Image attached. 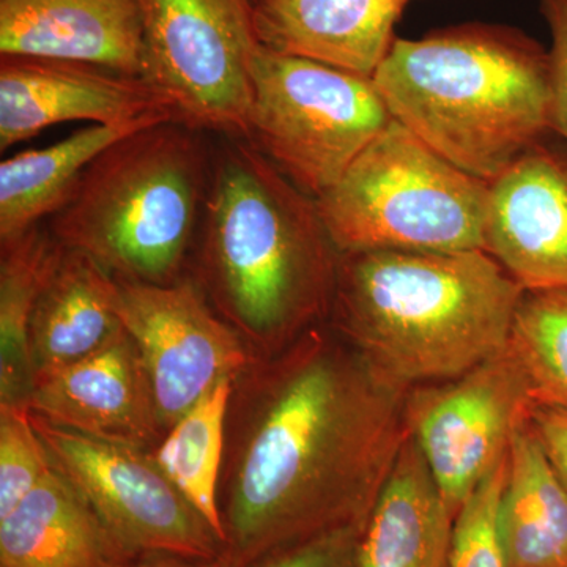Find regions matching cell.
Returning a JSON list of instances; mask_svg holds the SVG:
<instances>
[{
	"label": "cell",
	"mask_w": 567,
	"mask_h": 567,
	"mask_svg": "<svg viewBox=\"0 0 567 567\" xmlns=\"http://www.w3.org/2000/svg\"><path fill=\"white\" fill-rule=\"evenodd\" d=\"M252 87L248 141L315 199L394 121L374 78L260 44Z\"/></svg>",
	"instance_id": "obj_7"
},
{
	"label": "cell",
	"mask_w": 567,
	"mask_h": 567,
	"mask_svg": "<svg viewBox=\"0 0 567 567\" xmlns=\"http://www.w3.org/2000/svg\"><path fill=\"white\" fill-rule=\"evenodd\" d=\"M363 527L350 525L309 537L251 567H357L358 540Z\"/></svg>",
	"instance_id": "obj_27"
},
{
	"label": "cell",
	"mask_w": 567,
	"mask_h": 567,
	"mask_svg": "<svg viewBox=\"0 0 567 567\" xmlns=\"http://www.w3.org/2000/svg\"><path fill=\"white\" fill-rule=\"evenodd\" d=\"M117 567H246L229 550H224L219 557L205 559V561H189L181 558H144L123 563Z\"/></svg>",
	"instance_id": "obj_30"
},
{
	"label": "cell",
	"mask_w": 567,
	"mask_h": 567,
	"mask_svg": "<svg viewBox=\"0 0 567 567\" xmlns=\"http://www.w3.org/2000/svg\"><path fill=\"white\" fill-rule=\"evenodd\" d=\"M251 2L254 3V2H256V0H251Z\"/></svg>",
	"instance_id": "obj_31"
},
{
	"label": "cell",
	"mask_w": 567,
	"mask_h": 567,
	"mask_svg": "<svg viewBox=\"0 0 567 567\" xmlns=\"http://www.w3.org/2000/svg\"><path fill=\"white\" fill-rule=\"evenodd\" d=\"M528 417L547 457L567 486V405L533 401Z\"/></svg>",
	"instance_id": "obj_29"
},
{
	"label": "cell",
	"mask_w": 567,
	"mask_h": 567,
	"mask_svg": "<svg viewBox=\"0 0 567 567\" xmlns=\"http://www.w3.org/2000/svg\"><path fill=\"white\" fill-rule=\"evenodd\" d=\"M31 409L78 434L152 451L164 432L140 350L121 328L74 363L35 377Z\"/></svg>",
	"instance_id": "obj_14"
},
{
	"label": "cell",
	"mask_w": 567,
	"mask_h": 567,
	"mask_svg": "<svg viewBox=\"0 0 567 567\" xmlns=\"http://www.w3.org/2000/svg\"><path fill=\"white\" fill-rule=\"evenodd\" d=\"M0 55L87 62L144 78L141 0H0Z\"/></svg>",
	"instance_id": "obj_15"
},
{
	"label": "cell",
	"mask_w": 567,
	"mask_h": 567,
	"mask_svg": "<svg viewBox=\"0 0 567 567\" xmlns=\"http://www.w3.org/2000/svg\"><path fill=\"white\" fill-rule=\"evenodd\" d=\"M406 2H410V0H406Z\"/></svg>",
	"instance_id": "obj_32"
},
{
	"label": "cell",
	"mask_w": 567,
	"mask_h": 567,
	"mask_svg": "<svg viewBox=\"0 0 567 567\" xmlns=\"http://www.w3.org/2000/svg\"><path fill=\"white\" fill-rule=\"evenodd\" d=\"M372 78L395 122L487 183L551 134L547 50L509 25L395 39Z\"/></svg>",
	"instance_id": "obj_4"
},
{
	"label": "cell",
	"mask_w": 567,
	"mask_h": 567,
	"mask_svg": "<svg viewBox=\"0 0 567 567\" xmlns=\"http://www.w3.org/2000/svg\"><path fill=\"white\" fill-rule=\"evenodd\" d=\"M121 328L117 279L87 254L65 248L33 311L35 377L87 357Z\"/></svg>",
	"instance_id": "obj_19"
},
{
	"label": "cell",
	"mask_w": 567,
	"mask_h": 567,
	"mask_svg": "<svg viewBox=\"0 0 567 567\" xmlns=\"http://www.w3.org/2000/svg\"><path fill=\"white\" fill-rule=\"evenodd\" d=\"M548 137L488 182L484 251L525 292L567 289V144Z\"/></svg>",
	"instance_id": "obj_13"
},
{
	"label": "cell",
	"mask_w": 567,
	"mask_h": 567,
	"mask_svg": "<svg viewBox=\"0 0 567 567\" xmlns=\"http://www.w3.org/2000/svg\"><path fill=\"white\" fill-rule=\"evenodd\" d=\"M235 380H223L192 406L151 451L152 457L210 525L226 548L219 483H221L226 423Z\"/></svg>",
	"instance_id": "obj_23"
},
{
	"label": "cell",
	"mask_w": 567,
	"mask_h": 567,
	"mask_svg": "<svg viewBox=\"0 0 567 567\" xmlns=\"http://www.w3.org/2000/svg\"><path fill=\"white\" fill-rule=\"evenodd\" d=\"M213 151L196 279L259 360L330 319L339 257L315 197L244 137Z\"/></svg>",
	"instance_id": "obj_2"
},
{
	"label": "cell",
	"mask_w": 567,
	"mask_h": 567,
	"mask_svg": "<svg viewBox=\"0 0 567 567\" xmlns=\"http://www.w3.org/2000/svg\"><path fill=\"white\" fill-rule=\"evenodd\" d=\"M524 293L484 249L347 252L328 320L383 379L410 391L505 352Z\"/></svg>",
	"instance_id": "obj_3"
},
{
	"label": "cell",
	"mask_w": 567,
	"mask_h": 567,
	"mask_svg": "<svg viewBox=\"0 0 567 567\" xmlns=\"http://www.w3.org/2000/svg\"><path fill=\"white\" fill-rule=\"evenodd\" d=\"M550 32L548 99L550 132L567 144V0H537Z\"/></svg>",
	"instance_id": "obj_28"
},
{
	"label": "cell",
	"mask_w": 567,
	"mask_h": 567,
	"mask_svg": "<svg viewBox=\"0 0 567 567\" xmlns=\"http://www.w3.org/2000/svg\"><path fill=\"white\" fill-rule=\"evenodd\" d=\"M76 121L133 125L177 117L144 78L87 62L0 55V151Z\"/></svg>",
	"instance_id": "obj_12"
},
{
	"label": "cell",
	"mask_w": 567,
	"mask_h": 567,
	"mask_svg": "<svg viewBox=\"0 0 567 567\" xmlns=\"http://www.w3.org/2000/svg\"><path fill=\"white\" fill-rule=\"evenodd\" d=\"M128 561L134 559L54 468L0 517V567H117Z\"/></svg>",
	"instance_id": "obj_18"
},
{
	"label": "cell",
	"mask_w": 567,
	"mask_h": 567,
	"mask_svg": "<svg viewBox=\"0 0 567 567\" xmlns=\"http://www.w3.org/2000/svg\"><path fill=\"white\" fill-rule=\"evenodd\" d=\"M117 315L140 350L164 432L259 360L194 279L164 286L117 279Z\"/></svg>",
	"instance_id": "obj_11"
},
{
	"label": "cell",
	"mask_w": 567,
	"mask_h": 567,
	"mask_svg": "<svg viewBox=\"0 0 567 567\" xmlns=\"http://www.w3.org/2000/svg\"><path fill=\"white\" fill-rule=\"evenodd\" d=\"M144 80L177 122L248 140L259 48L251 0H141Z\"/></svg>",
	"instance_id": "obj_8"
},
{
	"label": "cell",
	"mask_w": 567,
	"mask_h": 567,
	"mask_svg": "<svg viewBox=\"0 0 567 567\" xmlns=\"http://www.w3.org/2000/svg\"><path fill=\"white\" fill-rule=\"evenodd\" d=\"M51 468L31 405H0V517L31 494Z\"/></svg>",
	"instance_id": "obj_26"
},
{
	"label": "cell",
	"mask_w": 567,
	"mask_h": 567,
	"mask_svg": "<svg viewBox=\"0 0 567 567\" xmlns=\"http://www.w3.org/2000/svg\"><path fill=\"white\" fill-rule=\"evenodd\" d=\"M167 122V121H166ZM92 125L50 147L17 153L0 164V241L40 226L69 203L82 174L114 142L145 126Z\"/></svg>",
	"instance_id": "obj_21"
},
{
	"label": "cell",
	"mask_w": 567,
	"mask_h": 567,
	"mask_svg": "<svg viewBox=\"0 0 567 567\" xmlns=\"http://www.w3.org/2000/svg\"><path fill=\"white\" fill-rule=\"evenodd\" d=\"M498 524L507 567H567V486L528 416L511 436Z\"/></svg>",
	"instance_id": "obj_20"
},
{
	"label": "cell",
	"mask_w": 567,
	"mask_h": 567,
	"mask_svg": "<svg viewBox=\"0 0 567 567\" xmlns=\"http://www.w3.org/2000/svg\"><path fill=\"white\" fill-rule=\"evenodd\" d=\"M409 391L330 323L234 383L219 505L246 567L309 537L364 525L406 436Z\"/></svg>",
	"instance_id": "obj_1"
},
{
	"label": "cell",
	"mask_w": 567,
	"mask_h": 567,
	"mask_svg": "<svg viewBox=\"0 0 567 567\" xmlns=\"http://www.w3.org/2000/svg\"><path fill=\"white\" fill-rule=\"evenodd\" d=\"M406 0H256L265 50L374 76L393 47Z\"/></svg>",
	"instance_id": "obj_16"
},
{
	"label": "cell",
	"mask_w": 567,
	"mask_h": 567,
	"mask_svg": "<svg viewBox=\"0 0 567 567\" xmlns=\"http://www.w3.org/2000/svg\"><path fill=\"white\" fill-rule=\"evenodd\" d=\"M507 477V453L461 507L447 567H507L498 514Z\"/></svg>",
	"instance_id": "obj_25"
},
{
	"label": "cell",
	"mask_w": 567,
	"mask_h": 567,
	"mask_svg": "<svg viewBox=\"0 0 567 567\" xmlns=\"http://www.w3.org/2000/svg\"><path fill=\"white\" fill-rule=\"evenodd\" d=\"M533 401L509 346L456 379L406 393L410 435L454 516L506 456Z\"/></svg>",
	"instance_id": "obj_10"
},
{
	"label": "cell",
	"mask_w": 567,
	"mask_h": 567,
	"mask_svg": "<svg viewBox=\"0 0 567 567\" xmlns=\"http://www.w3.org/2000/svg\"><path fill=\"white\" fill-rule=\"evenodd\" d=\"M454 524L409 434L361 532L357 567H447Z\"/></svg>",
	"instance_id": "obj_17"
},
{
	"label": "cell",
	"mask_w": 567,
	"mask_h": 567,
	"mask_svg": "<svg viewBox=\"0 0 567 567\" xmlns=\"http://www.w3.org/2000/svg\"><path fill=\"white\" fill-rule=\"evenodd\" d=\"M509 350L524 369L535 401L567 405V289L524 293Z\"/></svg>",
	"instance_id": "obj_24"
},
{
	"label": "cell",
	"mask_w": 567,
	"mask_h": 567,
	"mask_svg": "<svg viewBox=\"0 0 567 567\" xmlns=\"http://www.w3.org/2000/svg\"><path fill=\"white\" fill-rule=\"evenodd\" d=\"M487 193L393 121L316 200L341 254L468 251L484 249Z\"/></svg>",
	"instance_id": "obj_6"
},
{
	"label": "cell",
	"mask_w": 567,
	"mask_h": 567,
	"mask_svg": "<svg viewBox=\"0 0 567 567\" xmlns=\"http://www.w3.org/2000/svg\"><path fill=\"white\" fill-rule=\"evenodd\" d=\"M204 134L167 121L114 142L52 216L51 233L118 281H181L210 186Z\"/></svg>",
	"instance_id": "obj_5"
},
{
	"label": "cell",
	"mask_w": 567,
	"mask_h": 567,
	"mask_svg": "<svg viewBox=\"0 0 567 567\" xmlns=\"http://www.w3.org/2000/svg\"><path fill=\"white\" fill-rule=\"evenodd\" d=\"M32 421L52 468L80 492L126 557L205 561L226 550L151 451L78 434L33 412Z\"/></svg>",
	"instance_id": "obj_9"
},
{
	"label": "cell",
	"mask_w": 567,
	"mask_h": 567,
	"mask_svg": "<svg viewBox=\"0 0 567 567\" xmlns=\"http://www.w3.org/2000/svg\"><path fill=\"white\" fill-rule=\"evenodd\" d=\"M0 249V405H31L33 311L65 246L40 224Z\"/></svg>",
	"instance_id": "obj_22"
}]
</instances>
